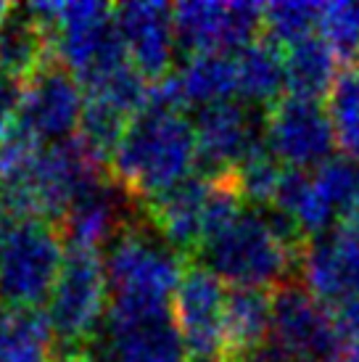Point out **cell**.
<instances>
[{
	"label": "cell",
	"instance_id": "4316f807",
	"mask_svg": "<svg viewBox=\"0 0 359 362\" xmlns=\"http://www.w3.org/2000/svg\"><path fill=\"white\" fill-rule=\"evenodd\" d=\"M21 106V82L0 74V143L16 130Z\"/></svg>",
	"mask_w": 359,
	"mask_h": 362
},
{
	"label": "cell",
	"instance_id": "f1b7e54d",
	"mask_svg": "<svg viewBox=\"0 0 359 362\" xmlns=\"http://www.w3.org/2000/svg\"><path fill=\"white\" fill-rule=\"evenodd\" d=\"M64 362H95V360L82 349V352H74V354H64Z\"/></svg>",
	"mask_w": 359,
	"mask_h": 362
},
{
	"label": "cell",
	"instance_id": "30bf717a",
	"mask_svg": "<svg viewBox=\"0 0 359 362\" xmlns=\"http://www.w3.org/2000/svg\"><path fill=\"white\" fill-rule=\"evenodd\" d=\"M85 90L66 66L50 59L21 85L16 130L40 146L71 141L80 130Z\"/></svg>",
	"mask_w": 359,
	"mask_h": 362
},
{
	"label": "cell",
	"instance_id": "5b68a950",
	"mask_svg": "<svg viewBox=\"0 0 359 362\" xmlns=\"http://www.w3.org/2000/svg\"><path fill=\"white\" fill-rule=\"evenodd\" d=\"M103 262L111 302L119 304H170L188 270L185 257L161 241L148 222L124 228Z\"/></svg>",
	"mask_w": 359,
	"mask_h": 362
},
{
	"label": "cell",
	"instance_id": "d4e9b609",
	"mask_svg": "<svg viewBox=\"0 0 359 362\" xmlns=\"http://www.w3.org/2000/svg\"><path fill=\"white\" fill-rule=\"evenodd\" d=\"M283 170L286 167L261 143L259 148H254L230 175H233V182H235L243 202H251L257 204L259 209H267L272 199H275V193H278Z\"/></svg>",
	"mask_w": 359,
	"mask_h": 362
},
{
	"label": "cell",
	"instance_id": "ac0fdd59",
	"mask_svg": "<svg viewBox=\"0 0 359 362\" xmlns=\"http://www.w3.org/2000/svg\"><path fill=\"white\" fill-rule=\"evenodd\" d=\"M50 59L53 48L48 30L32 16L27 6L11 11L0 27V74L24 85Z\"/></svg>",
	"mask_w": 359,
	"mask_h": 362
},
{
	"label": "cell",
	"instance_id": "8992f818",
	"mask_svg": "<svg viewBox=\"0 0 359 362\" xmlns=\"http://www.w3.org/2000/svg\"><path fill=\"white\" fill-rule=\"evenodd\" d=\"M64 259L66 246L56 222L11 220L0 235V302L11 310H40Z\"/></svg>",
	"mask_w": 359,
	"mask_h": 362
},
{
	"label": "cell",
	"instance_id": "484cf974",
	"mask_svg": "<svg viewBox=\"0 0 359 362\" xmlns=\"http://www.w3.org/2000/svg\"><path fill=\"white\" fill-rule=\"evenodd\" d=\"M319 32L339 59L359 56V0L322 3Z\"/></svg>",
	"mask_w": 359,
	"mask_h": 362
},
{
	"label": "cell",
	"instance_id": "52a82bcc",
	"mask_svg": "<svg viewBox=\"0 0 359 362\" xmlns=\"http://www.w3.org/2000/svg\"><path fill=\"white\" fill-rule=\"evenodd\" d=\"M109 299L106 262L100 252L66 246V259L45 310L56 346H64V354L82 352V346L95 339L109 315Z\"/></svg>",
	"mask_w": 359,
	"mask_h": 362
},
{
	"label": "cell",
	"instance_id": "ffe728a7",
	"mask_svg": "<svg viewBox=\"0 0 359 362\" xmlns=\"http://www.w3.org/2000/svg\"><path fill=\"white\" fill-rule=\"evenodd\" d=\"M283 71L286 90L296 98L319 101L328 95L339 77V56L322 40V35H310L304 40L283 48Z\"/></svg>",
	"mask_w": 359,
	"mask_h": 362
},
{
	"label": "cell",
	"instance_id": "4dcf8cb0",
	"mask_svg": "<svg viewBox=\"0 0 359 362\" xmlns=\"http://www.w3.org/2000/svg\"><path fill=\"white\" fill-rule=\"evenodd\" d=\"M8 222H11V217L6 214V209L0 206V235H3V230H6V228H8Z\"/></svg>",
	"mask_w": 359,
	"mask_h": 362
},
{
	"label": "cell",
	"instance_id": "3957f363",
	"mask_svg": "<svg viewBox=\"0 0 359 362\" xmlns=\"http://www.w3.org/2000/svg\"><path fill=\"white\" fill-rule=\"evenodd\" d=\"M27 8L48 30L53 59L74 74L82 90L130 64L114 6L98 0H45Z\"/></svg>",
	"mask_w": 359,
	"mask_h": 362
},
{
	"label": "cell",
	"instance_id": "f546056e",
	"mask_svg": "<svg viewBox=\"0 0 359 362\" xmlns=\"http://www.w3.org/2000/svg\"><path fill=\"white\" fill-rule=\"evenodd\" d=\"M11 11H13V6H11V3H3V0H0V27L6 24V19H8Z\"/></svg>",
	"mask_w": 359,
	"mask_h": 362
},
{
	"label": "cell",
	"instance_id": "e0dca14e",
	"mask_svg": "<svg viewBox=\"0 0 359 362\" xmlns=\"http://www.w3.org/2000/svg\"><path fill=\"white\" fill-rule=\"evenodd\" d=\"M211 177H190L182 185L172 188L153 202L143 204L153 233L167 241L180 254H196L204 241V220H206V202H209Z\"/></svg>",
	"mask_w": 359,
	"mask_h": 362
},
{
	"label": "cell",
	"instance_id": "d6986e66",
	"mask_svg": "<svg viewBox=\"0 0 359 362\" xmlns=\"http://www.w3.org/2000/svg\"><path fill=\"white\" fill-rule=\"evenodd\" d=\"M235 77H238V98L251 109L275 106L286 90V71H283V48L272 40L249 42L246 48L233 53Z\"/></svg>",
	"mask_w": 359,
	"mask_h": 362
},
{
	"label": "cell",
	"instance_id": "83f0119b",
	"mask_svg": "<svg viewBox=\"0 0 359 362\" xmlns=\"http://www.w3.org/2000/svg\"><path fill=\"white\" fill-rule=\"evenodd\" d=\"M343 349H346V360L343 362H359V336H351L343 341Z\"/></svg>",
	"mask_w": 359,
	"mask_h": 362
},
{
	"label": "cell",
	"instance_id": "44dd1931",
	"mask_svg": "<svg viewBox=\"0 0 359 362\" xmlns=\"http://www.w3.org/2000/svg\"><path fill=\"white\" fill-rule=\"evenodd\" d=\"M272 331V293L264 288H230L228 362H240L264 346Z\"/></svg>",
	"mask_w": 359,
	"mask_h": 362
},
{
	"label": "cell",
	"instance_id": "9a60e30c",
	"mask_svg": "<svg viewBox=\"0 0 359 362\" xmlns=\"http://www.w3.org/2000/svg\"><path fill=\"white\" fill-rule=\"evenodd\" d=\"M138 209L140 204L130 193L122 191L111 180V175H106L69 204V209L64 211L59 222L61 235L74 249L100 252V246H111V241L124 228L138 222L135 220Z\"/></svg>",
	"mask_w": 359,
	"mask_h": 362
},
{
	"label": "cell",
	"instance_id": "ba28073f",
	"mask_svg": "<svg viewBox=\"0 0 359 362\" xmlns=\"http://www.w3.org/2000/svg\"><path fill=\"white\" fill-rule=\"evenodd\" d=\"M85 352L95 362H188L170 304L111 302Z\"/></svg>",
	"mask_w": 359,
	"mask_h": 362
},
{
	"label": "cell",
	"instance_id": "4fadbf2b",
	"mask_svg": "<svg viewBox=\"0 0 359 362\" xmlns=\"http://www.w3.org/2000/svg\"><path fill=\"white\" fill-rule=\"evenodd\" d=\"M301 286L336 312L359 299V214L304 243Z\"/></svg>",
	"mask_w": 359,
	"mask_h": 362
},
{
	"label": "cell",
	"instance_id": "9c48e42d",
	"mask_svg": "<svg viewBox=\"0 0 359 362\" xmlns=\"http://www.w3.org/2000/svg\"><path fill=\"white\" fill-rule=\"evenodd\" d=\"M228 288L201 264H188L172 315L188 362H228Z\"/></svg>",
	"mask_w": 359,
	"mask_h": 362
},
{
	"label": "cell",
	"instance_id": "277c9868",
	"mask_svg": "<svg viewBox=\"0 0 359 362\" xmlns=\"http://www.w3.org/2000/svg\"><path fill=\"white\" fill-rule=\"evenodd\" d=\"M267 209L280 214L304 241L325 235L359 214V161L336 153L317 170H283Z\"/></svg>",
	"mask_w": 359,
	"mask_h": 362
},
{
	"label": "cell",
	"instance_id": "6da1fadb",
	"mask_svg": "<svg viewBox=\"0 0 359 362\" xmlns=\"http://www.w3.org/2000/svg\"><path fill=\"white\" fill-rule=\"evenodd\" d=\"M199 164L196 127L177 109L146 106L138 111L109 159L111 180L143 204L193 177Z\"/></svg>",
	"mask_w": 359,
	"mask_h": 362
},
{
	"label": "cell",
	"instance_id": "1f68e13d",
	"mask_svg": "<svg viewBox=\"0 0 359 362\" xmlns=\"http://www.w3.org/2000/svg\"><path fill=\"white\" fill-rule=\"evenodd\" d=\"M328 362H339V360H328Z\"/></svg>",
	"mask_w": 359,
	"mask_h": 362
},
{
	"label": "cell",
	"instance_id": "7402d4cb",
	"mask_svg": "<svg viewBox=\"0 0 359 362\" xmlns=\"http://www.w3.org/2000/svg\"><path fill=\"white\" fill-rule=\"evenodd\" d=\"M56 339L40 310H6L0 317V362H53Z\"/></svg>",
	"mask_w": 359,
	"mask_h": 362
},
{
	"label": "cell",
	"instance_id": "603a6c76",
	"mask_svg": "<svg viewBox=\"0 0 359 362\" xmlns=\"http://www.w3.org/2000/svg\"><path fill=\"white\" fill-rule=\"evenodd\" d=\"M325 109L341 151L359 161V69H343L336 77Z\"/></svg>",
	"mask_w": 359,
	"mask_h": 362
},
{
	"label": "cell",
	"instance_id": "2e32d148",
	"mask_svg": "<svg viewBox=\"0 0 359 362\" xmlns=\"http://www.w3.org/2000/svg\"><path fill=\"white\" fill-rule=\"evenodd\" d=\"M114 21L132 66L151 82L167 77L177 51L172 6L156 0H130L114 6Z\"/></svg>",
	"mask_w": 359,
	"mask_h": 362
},
{
	"label": "cell",
	"instance_id": "7c38bea8",
	"mask_svg": "<svg viewBox=\"0 0 359 362\" xmlns=\"http://www.w3.org/2000/svg\"><path fill=\"white\" fill-rule=\"evenodd\" d=\"M264 146L283 167L312 172L336 156L339 143L322 103L283 95L264 114Z\"/></svg>",
	"mask_w": 359,
	"mask_h": 362
},
{
	"label": "cell",
	"instance_id": "cb8c5ba5",
	"mask_svg": "<svg viewBox=\"0 0 359 362\" xmlns=\"http://www.w3.org/2000/svg\"><path fill=\"white\" fill-rule=\"evenodd\" d=\"M322 3H304V0H278L264 6V37L280 48L314 35L319 27Z\"/></svg>",
	"mask_w": 359,
	"mask_h": 362
},
{
	"label": "cell",
	"instance_id": "7a4b0ae2",
	"mask_svg": "<svg viewBox=\"0 0 359 362\" xmlns=\"http://www.w3.org/2000/svg\"><path fill=\"white\" fill-rule=\"evenodd\" d=\"M301 249L278 230L267 209H246L199 246L196 264L233 288H280L299 270Z\"/></svg>",
	"mask_w": 359,
	"mask_h": 362
},
{
	"label": "cell",
	"instance_id": "5bb4252c",
	"mask_svg": "<svg viewBox=\"0 0 359 362\" xmlns=\"http://www.w3.org/2000/svg\"><path fill=\"white\" fill-rule=\"evenodd\" d=\"M199 164L206 175H228L264 143V117L240 101L214 103L196 114Z\"/></svg>",
	"mask_w": 359,
	"mask_h": 362
},
{
	"label": "cell",
	"instance_id": "8fae6325",
	"mask_svg": "<svg viewBox=\"0 0 359 362\" xmlns=\"http://www.w3.org/2000/svg\"><path fill=\"white\" fill-rule=\"evenodd\" d=\"M177 48L196 53H238L264 30V3L185 0L172 6Z\"/></svg>",
	"mask_w": 359,
	"mask_h": 362
}]
</instances>
